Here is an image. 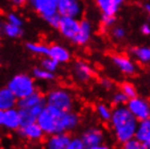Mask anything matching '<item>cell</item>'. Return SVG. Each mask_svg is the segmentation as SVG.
I'll list each match as a JSON object with an SVG mask.
<instances>
[{"instance_id":"6da1fadb","label":"cell","mask_w":150,"mask_h":149,"mask_svg":"<svg viewBox=\"0 0 150 149\" xmlns=\"http://www.w3.org/2000/svg\"><path fill=\"white\" fill-rule=\"evenodd\" d=\"M79 116L73 110L64 112L48 104H45L36 120L45 135L70 133L79 126Z\"/></svg>"},{"instance_id":"7a4b0ae2","label":"cell","mask_w":150,"mask_h":149,"mask_svg":"<svg viewBox=\"0 0 150 149\" xmlns=\"http://www.w3.org/2000/svg\"><path fill=\"white\" fill-rule=\"evenodd\" d=\"M109 123L115 139L123 144L128 139L134 138L138 120L132 114L125 106H121L112 109V114Z\"/></svg>"},{"instance_id":"3957f363","label":"cell","mask_w":150,"mask_h":149,"mask_svg":"<svg viewBox=\"0 0 150 149\" xmlns=\"http://www.w3.org/2000/svg\"><path fill=\"white\" fill-rule=\"evenodd\" d=\"M46 97V104L54 107L61 111H72L74 109V97L69 89L54 88L50 90Z\"/></svg>"},{"instance_id":"277c9868","label":"cell","mask_w":150,"mask_h":149,"mask_svg":"<svg viewBox=\"0 0 150 149\" xmlns=\"http://www.w3.org/2000/svg\"><path fill=\"white\" fill-rule=\"evenodd\" d=\"M7 87L11 90L18 99L26 97L36 90V84L34 78L27 74H16L9 81Z\"/></svg>"},{"instance_id":"5b68a950","label":"cell","mask_w":150,"mask_h":149,"mask_svg":"<svg viewBox=\"0 0 150 149\" xmlns=\"http://www.w3.org/2000/svg\"><path fill=\"white\" fill-rule=\"evenodd\" d=\"M125 107L129 110L133 116L138 121L149 119L150 116V106L147 99L136 96L134 98L128 99Z\"/></svg>"},{"instance_id":"8992f818","label":"cell","mask_w":150,"mask_h":149,"mask_svg":"<svg viewBox=\"0 0 150 149\" xmlns=\"http://www.w3.org/2000/svg\"><path fill=\"white\" fill-rule=\"evenodd\" d=\"M57 12L61 16L77 19L83 13V6L79 0H58Z\"/></svg>"},{"instance_id":"52a82bcc","label":"cell","mask_w":150,"mask_h":149,"mask_svg":"<svg viewBox=\"0 0 150 149\" xmlns=\"http://www.w3.org/2000/svg\"><path fill=\"white\" fill-rule=\"evenodd\" d=\"M16 132H18L20 137L25 138L27 140H32V142H39L45 137L42 130L36 122L23 125Z\"/></svg>"},{"instance_id":"ba28073f","label":"cell","mask_w":150,"mask_h":149,"mask_svg":"<svg viewBox=\"0 0 150 149\" xmlns=\"http://www.w3.org/2000/svg\"><path fill=\"white\" fill-rule=\"evenodd\" d=\"M32 7L42 19L57 12L58 0H30Z\"/></svg>"},{"instance_id":"9c48e42d","label":"cell","mask_w":150,"mask_h":149,"mask_svg":"<svg viewBox=\"0 0 150 149\" xmlns=\"http://www.w3.org/2000/svg\"><path fill=\"white\" fill-rule=\"evenodd\" d=\"M79 137L82 139V142L84 143L85 147L99 145V144H102L105 142V133H103V131L96 126L89 127V128L85 130Z\"/></svg>"},{"instance_id":"30bf717a","label":"cell","mask_w":150,"mask_h":149,"mask_svg":"<svg viewBox=\"0 0 150 149\" xmlns=\"http://www.w3.org/2000/svg\"><path fill=\"white\" fill-rule=\"evenodd\" d=\"M91 33H93V25L88 20L84 19L82 21H79V30L76 32L73 38L71 40L79 46H84L86 45L89 41L90 37H91Z\"/></svg>"},{"instance_id":"8fae6325","label":"cell","mask_w":150,"mask_h":149,"mask_svg":"<svg viewBox=\"0 0 150 149\" xmlns=\"http://www.w3.org/2000/svg\"><path fill=\"white\" fill-rule=\"evenodd\" d=\"M112 62L125 75H134L137 72V65L127 56L115 55L112 57Z\"/></svg>"},{"instance_id":"7c38bea8","label":"cell","mask_w":150,"mask_h":149,"mask_svg":"<svg viewBox=\"0 0 150 149\" xmlns=\"http://www.w3.org/2000/svg\"><path fill=\"white\" fill-rule=\"evenodd\" d=\"M79 26V21L75 18H70V16H61L60 23L58 28L61 32L65 38L72 39L74 36Z\"/></svg>"},{"instance_id":"4fadbf2b","label":"cell","mask_w":150,"mask_h":149,"mask_svg":"<svg viewBox=\"0 0 150 149\" xmlns=\"http://www.w3.org/2000/svg\"><path fill=\"white\" fill-rule=\"evenodd\" d=\"M46 104V97L41 93L35 90L34 93L30 95L23 97L21 99H18L16 108L19 109H30L36 106H45Z\"/></svg>"},{"instance_id":"5bb4252c","label":"cell","mask_w":150,"mask_h":149,"mask_svg":"<svg viewBox=\"0 0 150 149\" xmlns=\"http://www.w3.org/2000/svg\"><path fill=\"white\" fill-rule=\"evenodd\" d=\"M71 137L72 136L69 133L48 135L45 144V149H67Z\"/></svg>"},{"instance_id":"9a60e30c","label":"cell","mask_w":150,"mask_h":149,"mask_svg":"<svg viewBox=\"0 0 150 149\" xmlns=\"http://www.w3.org/2000/svg\"><path fill=\"white\" fill-rule=\"evenodd\" d=\"M73 75L81 83L88 82L94 76V70L85 61H76L73 65Z\"/></svg>"},{"instance_id":"2e32d148","label":"cell","mask_w":150,"mask_h":149,"mask_svg":"<svg viewBox=\"0 0 150 149\" xmlns=\"http://www.w3.org/2000/svg\"><path fill=\"white\" fill-rule=\"evenodd\" d=\"M2 126L9 131H15V132L21 127V119H20L19 109L16 107L4 111V120Z\"/></svg>"},{"instance_id":"e0dca14e","label":"cell","mask_w":150,"mask_h":149,"mask_svg":"<svg viewBox=\"0 0 150 149\" xmlns=\"http://www.w3.org/2000/svg\"><path fill=\"white\" fill-rule=\"evenodd\" d=\"M134 138H135L136 140H138L140 144L150 145V120L149 119L138 121Z\"/></svg>"},{"instance_id":"ac0fdd59","label":"cell","mask_w":150,"mask_h":149,"mask_svg":"<svg viewBox=\"0 0 150 149\" xmlns=\"http://www.w3.org/2000/svg\"><path fill=\"white\" fill-rule=\"evenodd\" d=\"M105 15H115L125 0H95Z\"/></svg>"},{"instance_id":"d6986e66","label":"cell","mask_w":150,"mask_h":149,"mask_svg":"<svg viewBox=\"0 0 150 149\" xmlns=\"http://www.w3.org/2000/svg\"><path fill=\"white\" fill-rule=\"evenodd\" d=\"M18 104V98L12 94L8 87L0 88V110L7 111L9 109L15 108Z\"/></svg>"},{"instance_id":"ffe728a7","label":"cell","mask_w":150,"mask_h":149,"mask_svg":"<svg viewBox=\"0 0 150 149\" xmlns=\"http://www.w3.org/2000/svg\"><path fill=\"white\" fill-rule=\"evenodd\" d=\"M44 107L45 106H36V107H33V108H30V109L18 108L20 113V119H21V126L36 122L37 116H39V113L41 112Z\"/></svg>"},{"instance_id":"44dd1931","label":"cell","mask_w":150,"mask_h":149,"mask_svg":"<svg viewBox=\"0 0 150 149\" xmlns=\"http://www.w3.org/2000/svg\"><path fill=\"white\" fill-rule=\"evenodd\" d=\"M48 57L57 61L58 63H65L71 59V53L67 48L60 45H52L49 47Z\"/></svg>"},{"instance_id":"7402d4cb","label":"cell","mask_w":150,"mask_h":149,"mask_svg":"<svg viewBox=\"0 0 150 149\" xmlns=\"http://www.w3.org/2000/svg\"><path fill=\"white\" fill-rule=\"evenodd\" d=\"M132 55L134 56L139 63L148 64L150 61V49L149 47L142 46V47H136L132 49Z\"/></svg>"},{"instance_id":"603a6c76","label":"cell","mask_w":150,"mask_h":149,"mask_svg":"<svg viewBox=\"0 0 150 149\" xmlns=\"http://www.w3.org/2000/svg\"><path fill=\"white\" fill-rule=\"evenodd\" d=\"M96 113H97L98 118L103 121V122H109L111 119V114H112V109L110 106H108L105 102H99L96 106Z\"/></svg>"},{"instance_id":"cb8c5ba5","label":"cell","mask_w":150,"mask_h":149,"mask_svg":"<svg viewBox=\"0 0 150 149\" xmlns=\"http://www.w3.org/2000/svg\"><path fill=\"white\" fill-rule=\"evenodd\" d=\"M1 30L4 32L8 37L10 38H18L23 34V31L21 28V26L13 25L11 23H4L1 24Z\"/></svg>"},{"instance_id":"d4e9b609","label":"cell","mask_w":150,"mask_h":149,"mask_svg":"<svg viewBox=\"0 0 150 149\" xmlns=\"http://www.w3.org/2000/svg\"><path fill=\"white\" fill-rule=\"evenodd\" d=\"M26 48L30 52H33L35 55H38V56H48L49 47L46 46L45 44H41V43H27Z\"/></svg>"},{"instance_id":"484cf974","label":"cell","mask_w":150,"mask_h":149,"mask_svg":"<svg viewBox=\"0 0 150 149\" xmlns=\"http://www.w3.org/2000/svg\"><path fill=\"white\" fill-rule=\"evenodd\" d=\"M33 76L39 81H52L54 78V74L52 72H49L42 67H35L33 70Z\"/></svg>"},{"instance_id":"4316f807","label":"cell","mask_w":150,"mask_h":149,"mask_svg":"<svg viewBox=\"0 0 150 149\" xmlns=\"http://www.w3.org/2000/svg\"><path fill=\"white\" fill-rule=\"evenodd\" d=\"M121 92L128 98H134L136 97L138 94H137V88L135 87V85L131 82H124L121 84Z\"/></svg>"},{"instance_id":"83f0119b","label":"cell","mask_w":150,"mask_h":149,"mask_svg":"<svg viewBox=\"0 0 150 149\" xmlns=\"http://www.w3.org/2000/svg\"><path fill=\"white\" fill-rule=\"evenodd\" d=\"M58 67H59V63H58L57 61H54L53 59H51V58L48 56L46 57V58H44L42 61H41V67L49 72L54 73V72L57 71Z\"/></svg>"},{"instance_id":"f1b7e54d","label":"cell","mask_w":150,"mask_h":149,"mask_svg":"<svg viewBox=\"0 0 150 149\" xmlns=\"http://www.w3.org/2000/svg\"><path fill=\"white\" fill-rule=\"evenodd\" d=\"M128 101V98L124 95L121 90L119 92H115L114 95L112 96V104L115 106V107H121V106H125L126 102Z\"/></svg>"},{"instance_id":"f546056e","label":"cell","mask_w":150,"mask_h":149,"mask_svg":"<svg viewBox=\"0 0 150 149\" xmlns=\"http://www.w3.org/2000/svg\"><path fill=\"white\" fill-rule=\"evenodd\" d=\"M67 149H85V145L82 142L81 137H71Z\"/></svg>"},{"instance_id":"4dcf8cb0","label":"cell","mask_w":150,"mask_h":149,"mask_svg":"<svg viewBox=\"0 0 150 149\" xmlns=\"http://www.w3.org/2000/svg\"><path fill=\"white\" fill-rule=\"evenodd\" d=\"M60 19H61V15L59 14L58 12H56V13H53V14L47 16V18L44 20H46V22L48 23L50 26H52L54 28H58L59 23H60Z\"/></svg>"},{"instance_id":"1f68e13d","label":"cell","mask_w":150,"mask_h":149,"mask_svg":"<svg viewBox=\"0 0 150 149\" xmlns=\"http://www.w3.org/2000/svg\"><path fill=\"white\" fill-rule=\"evenodd\" d=\"M122 149H140V143L138 140H136L135 138H131L126 140L125 143L122 144Z\"/></svg>"},{"instance_id":"d6a6232c","label":"cell","mask_w":150,"mask_h":149,"mask_svg":"<svg viewBox=\"0 0 150 149\" xmlns=\"http://www.w3.org/2000/svg\"><path fill=\"white\" fill-rule=\"evenodd\" d=\"M8 23H11V24L16 26H22L23 21L16 13H9L8 14Z\"/></svg>"},{"instance_id":"836d02e7","label":"cell","mask_w":150,"mask_h":149,"mask_svg":"<svg viewBox=\"0 0 150 149\" xmlns=\"http://www.w3.org/2000/svg\"><path fill=\"white\" fill-rule=\"evenodd\" d=\"M125 35H126V32L124 30L123 27H120V26H117V27H114L112 31V36L116 39H122V38L125 37Z\"/></svg>"},{"instance_id":"e575fe53","label":"cell","mask_w":150,"mask_h":149,"mask_svg":"<svg viewBox=\"0 0 150 149\" xmlns=\"http://www.w3.org/2000/svg\"><path fill=\"white\" fill-rule=\"evenodd\" d=\"M102 24L105 26H112L113 24H114V22H115V16L114 15H105L102 14Z\"/></svg>"},{"instance_id":"d590c367","label":"cell","mask_w":150,"mask_h":149,"mask_svg":"<svg viewBox=\"0 0 150 149\" xmlns=\"http://www.w3.org/2000/svg\"><path fill=\"white\" fill-rule=\"evenodd\" d=\"M100 84H101V86L103 87V88H105V89H112L113 88V82L110 79V78L108 77H105V78H102L101 81H100Z\"/></svg>"},{"instance_id":"8d00e7d4","label":"cell","mask_w":150,"mask_h":149,"mask_svg":"<svg viewBox=\"0 0 150 149\" xmlns=\"http://www.w3.org/2000/svg\"><path fill=\"white\" fill-rule=\"evenodd\" d=\"M85 149H110V147L108 145H105V143H102V144H99V145L88 146V147H85Z\"/></svg>"},{"instance_id":"74e56055","label":"cell","mask_w":150,"mask_h":149,"mask_svg":"<svg viewBox=\"0 0 150 149\" xmlns=\"http://www.w3.org/2000/svg\"><path fill=\"white\" fill-rule=\"evenodd\" d=\"M142 33L144 34V35H149L150 34V27H149V24H144L143 26H142Z\"/></svg>"},{"instance_id":"f35d334b","label":"cell","mask_w":150,"mask_h":149,"mask_svg":"<svg viewBox=\"0 0 150 149\" xmlns=\"http://www.w3.org/2000/svg\"><path fill=\"white\" fill-rule=\"evenodd\" d=\"M12 4H15V6H23V4H26V1L27 0H10Z\"/></svg>"},{"instance_id":"ab89813d","label":"cell","mask_w":150,"mask_h":149,"mask_svg":"<svg viewBox=\"0 0 150 149\" xmlns=\"http://www.w3.org/2000/svg\"><path fill=\"white\" fill-rule=\"evenodd\" d=\"M4 111L0 110V127L4 125Z\"/></svg>"},{"instance_id":"60d3db41","label":"cell","mask_w":150,"mask_h":149,"mask_svg":"<svg viewBox=\"0 0 150 149\" xmlns=\"http://www.w3.org/2000/svg\"><path fill=\"white\" fill-rule=\"evenodd\" d=\"M145 7H146V10L148 12L150 11V6H149V4H146V6H145Z\"/></svg>"}]
</instances>
